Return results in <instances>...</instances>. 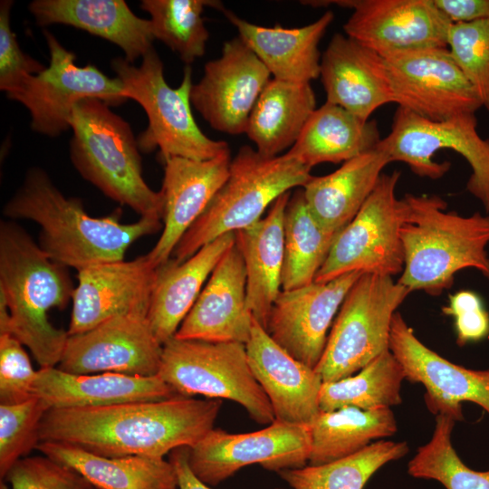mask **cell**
I'll list each match as a JSON object with an SVG mask.
<instances>
[{
    "instance_id": "cell-1",
    "label": "cell",
    "mask_w": 489,
    "mask_h": 489,
    "mask_svg": "<svg viewBox=\"0 0 489 489\" xmlns=\"http://www.w3.org/2000/svg\"><path fill=\"white\" fill-rule=\"evenodd\" d=\"M221 405V399L177 395L102 407L51 408L40 425V442L63 443L107 457L164 458L176 448L193 446L211 431Z\"/></svg>"
},
{
    "instance_id": "cell-2",
    "label": "cell",
    "mask_w": 489,
    "mask_h": 489,
    "mask_svg": "<svg viewBox=\"0 0 489 489\" xmlns=\"http://www.w3.org/2000/svg\"><path fill=\"white\" fill-rule=\"evenodd\" d=\"M11 219H28L41 227L38 244L54 262L77 271L98 264L124 260L129 245L161 228V220L140 217L121 222V209L91 216L82 201L66 197L45 171L33 168L3 208Z\"/></svg>"
},
{
    "instance_id": "cell-3",
    "label": "cell",
    "mask_w": 489,
    "mask_h": 489,
    "mask_svg": "<svg viewBox=\"0 0 489 489\" xmlns=\"http://www.w3.org/2000/svg\"><path fill=\"white\" fill-rule=\"evenodd\" d=\"M74 289L67 267L52 260L16 223L1 222L0 293L9 321L0 334L27 347L40 369L60 362L69 334L52 324L48 312L64 309Z\"/></svg>"
},
{
    "instance_id": "cell-4",
    "label": "cell",
    "mask_w": 489,
    "mask_h": 489,
    "mask_svg": "<svg viewBox=\"0 0 489 489\" xmlns=\"http://www.w3.org/2000/svg\"><path fill=\"white\" fill-rule=\"evenodd\" d=\"M438 196L407 194L399 199L404 267L398 283L439 295L455 274L474 268L489 280V215L446 211Z\"/></svg>"
},
{
    "instance_id": "cell-5",
    "label": "cell",
    "mask_w": 489,
    "mask_h": 489,
    "mask_svg": "<svg viewBox=\"0 0 489 489\" xmlns=\"http://www.w3.org/2000/svg\"><path fill=\"white\" fill-rule=\"evenodd\" d=\"M70 128V158L82 177L140 217L162 220L163 194L144 180L129 124L102 101L87 98L74 107Z\"/></svg>"
},
{
    "instance_id": "cell-6",
    "label": "cell",
    "mask_w": 489,
    "mask_h": 489,
    "mask_svg": "<svg viewBox=\"0 0 489 489\" xmlns=\"http://www.w3.org/2000/svg\"><path fill=\"white\" fill-rule=\"evenodd\" d=\"M311 169L286 153L266 158L247 145L241 147L231 160L226 180L170 258L183 263L219 236L252 225L279 197L303 187L312 177Z\"/></svg>"
},
{
    "instance_id": "cell-7",
    "label": "cell",
    "mask_w": 489,
    "mask_h": 489,
    "mask_svg": "<svg viewBox=\"0 0 489 489\" xmlns=\"http://www.w3.org/2000/svg\"><path fill=\"white\" fill-rule=\"evenodd\" d=\"M126 98L137 101L148 116V127L138 139L139 150L159 149L161 161L174 158L206 160L230 151L224 140L208 138L199 129L191 111L192 69L187 65L178 88L165 80L163 62L154 48L142 57L139 66L124 58L111 61Z\"/></svg>"
},
{
    "instance_id": "cell-8",
    "label": "cell",
    "mask_w": 489,
    "mask_h": 489,
    "mask_svg": "<svg viewBox=\"0 0 489 489\" xmlns=\"http://www.w3.org/2000/svg\"><path fill=\"white\" fill-rule=\"evenodd\" d=\"M411 292L391 276L362 273L347 292L315 367L323 382L351 376L389 350L391 322Z\"/></svg>"
},
{
    "instance_id": "cell-9",
    "label": "cell",
    "mask_w": 489,
    "mask_h": 489,
    "mask_svg": "<svg viewBox=\"0 0 489 489\" xmlns=\"http://www.w3.org/2000/svg\"><path fill=\"white\" fill-rule=\"evenodd\" d=\"M160 378L177 394L229 399L255 422L275 420L271 403L250 368L245 344L179 340L163 344Z\"/></svg>"
},
{
    "instance_id": "cell-10",
    "label": "cell",
    "mask_w": 489,
    "mask_h": 489,
    "mask_svg": "<svg viewBox=\"0 0 489 489\" xmlns=\"http://www.w3.org/2000/svg\"><path fill=\"white\" fill-rule=\"evenodd\" d=\"M378 145L391 162H404L416 175L430 179L441 178L451 166L435 161L436 153L444 149L457 152L471 168L467 191L489 213V139L478 133L475 113L431 120L398 107L389 133Z\"/></svg>"
},
{
    "instance_id": "cell-11",
    "label": "cell",
    "mask_w": 489,
    "mask_h": 489,
    "mask_svg": "<svg viewBox=\"0 0 489 489\" xmlns=\"http://www.w3.org/2000/svg\"><path fill=\"white\" fill-rule=\"evenodd\" d=\"M399 171L382 173L355 217L338 234L314 282L326 283L350 273L395 276L404 267L396 188Z\"/></svg>"
},
{
    "instance_id": "cell-12",
    "label": "cell",
    "mask_w": 489,
    "mask_h": 489,
    "mask_svg": "<svg viewBox=\"0 0 489 489\" xmlns=\"http://www.w3.org/2000/svg\"><path fill=\"white\" fill-rule=\"evenodd\" d=\"M43 34L50 52L49 66L6 95L29 110L33 130L48 137L61 135L70 128L76 104L87 98H97L109 106L128 100L117 77L105 75L92 64L78 66L73 53L49 31L44 30Z\"/></svg>"
},
{
    "instance_id": "cell-13",
    "label": "cell",
    "mask_w": 489,
    "mask_h": 489,
    "mask_svg": "<svg viewBox=\"0 0 489 489\" xmlns=\"http://www.w3.org/2000/svg\"><path fill=\"white\" fill-rule=\"evenodd\" d=\"M311 447V426L307 425L275 419L261 430L243 434L214 427L188 447V465L200 481L216 486L250 465L278 473L303 467Z\"/></svg>"
},
{
    "instance_id": "cell-14",
    "label": "cell",
    "mask_w": 489,
    "mask_h": 489,
    "mask_svg": "<svg viewBox=\"0 0 489 489\" xmlns=\"http://www.w3.org/2000/svg\"><path fill=\"white\" fill-rule=\"evenodd\" d=\"M383 58L398 107L431 120L482 108L447 47L397 52Z\"/></svg>"
},
{
    "instance_id": "cell-15",
    "label": "cell",
    "mask_w": 489,
    "mask_h": 489,
    "mask_svg": "<svg viewBox=\"0 0 489 489\" xmlns=\"http://www.w3.org/2000/svg\"><path fill=\"white\" fill-rule=\"evenodd\" d=\"M163 345L146 315L123 314L69 335L58 369L72 374L158 375Z\"/></svg>"
},
{
    "instance_id": "cell-16",
    "label": "cell",
    "mask_w": 489,
    "mask_h": 489,
    "mask_svg": "<svg viewBox=\"0 0 489 489\" xmlns=\"http://www.w3.org/2000/svg\"><path fill=\"white\" fill-rule=\"evenodd\" d=\"M270 80V72L237 36L224 43L219 58L205 64L203 77L191 87L190 101L211 128L240 135Z\"/></svg>"
},
{
    "instance_id": "cell-17",
    "label": "cell",
    "mask_w": 489,
    "mask_h": 489,
    "mask_svg": "<svg viewBox=\"0 0 489 489\" xmlns=\"http://www.w3.org/2000/svg\"><path fill=\"white\" fill-rule=\"evenodd\" d=\"M352 9L345 35L382 57L402 51L447 47L452 23L433 0L330 1Z\"/></svg>"
},
{
    "instance_id": "cell-18",
    "label": "cell",
    "mask_w": 489,
    "mask_h": 489,
    "mask_svg": "<svg viewBox=\"0 0 489 489\" xmlns=\"http://www.w3.org/2000/svg\"><path fill=\"white\" fill-rule=\"evenodd\" d=\"M389 350L406 379L425 387L427 407L436 416L464 420L463 401L478 405L489 415V369H467L441 357L417 339L398 312L391 322Z\"/></svg>"
},
{
    "instance_id": "cell-19",
    "label": "cell",
    "mask_w": 489,
    "mask_h": 489,
    "mask_svg": "<svg viewBox=\"0 0 489 489\" xmlns=\"http://www.w3.org/2000/svg\"><path fill=\"white\" fill-rule=\"evenodd\" d=\"M361 273H350L330 282L281 291L269 315L266 331L288 353L315 369L328 331L350 287Z\"/></svg>"
},
{
    "instance_id": "cell-20",
    "label": "cell",
    "mask_w": 489,
    "mask_h": 489,
    "mask_svg": "<svg viewBox=\"0 0 489 489\" xmlns=\"http://www.w3.org/2000/svg\"><path fill=\"white\" fill-rule=\"evenodd\" d=\"M158 268L148 256L98 264L78 271L69 335L118 315H148Z\"/></svg>"
},
{
    "instance_id": "cell-21",
    "label": "cell",
    "mask_w": 489,
    "mask_h": 489,
    "mask_svg": "<svg viewBox=\"0 0 489 489\" xmlns=\"http://www.w3.org/2000/svg\"><path fill=\"white\" fill-rule=\"evenodd\" d=\"M245 349L252 372L266 394L275 419L311 426L321 411L323 381L315 369L277 344L254 317Z\"/></svg>"
},
{
    "instance_id": "cell-22",
    "label": "cell",
    "mask_w": 489,
    "mask_h": 489,
    "mask_svg": "<svg viewBox=\"0 0 489 489\" xmlns=\"http://www.w3.org/2000/svg\"><path fill=\"white\" fill-rule=\"evenodd\" d=\"M252 321L246 304L245 266L235 243L216 265L174 337L246 344Z\"/></svg>"
},
{
    "instance_id": "cell-23",
    "label": "cell",
    "mask_w": 489,
    "mask_h": 489,
    "mask_svg": "<svg viewBox=\"0 0 489 489\" xmlns=\"http://www.w3.org/2000/svg\"><path fill=\"white\" fill-rule=\"evenodd\" d=\"M231 160L227 151L206 160L174 157L163 162L164 227L146 254L155 267L170 259L181 237L205 211L226 180Z\"/></svg>"
},
{
    "instance_id": "cell-24",
    "label": "cell",
    "mask_w": 489,
    "mask_h": 489,
    "mask_svg": "<svg viewBox=\"0 0 489 489\" xmlns=\"http://www.w3.org/2000/svg\"><path fill=\"white\" fill-rule=\"evenodd\" d=\"M320 77L326 101L363 120L394 102L384 58L342 34H335L321 55Z\"/></svg>"
},
{
    "instance_id": "cell-25",
    "label": "cell",
    "mask_w": 489,
    "mask_h": 489,
    "mask_svg": "<svg viewBox=\"0 0 489 489\" xmlns=\"http://www.w3.org/2000/svg\"><path fill=\"white\" fill-rule=\"evenodd\" d=\"M32 394L43 400L49 409L160 400L177 395L159 375L72 374L57 367L36 371Z\"/></svg>"
},
{
    "instance_id": "cell-26",
    "label": "cell",
    "mask_w": 489,
    "mask_h": 489,
    "mask_svg": "<svg viewBox=\"0 0 489 489\" xmlns=\"http://www.w3.org/2000/svg\"><path fill=\"white\" fill-rule=\"evenodd\" d=\"M29 11L39 26L71 25L113 43L129 63L153 48L150 20L136 15L123 0H34Z\"/></svg>"
},
{
    "instance_id": "cell-27",
    "label": "cell",
    "mask_w": 489,
    "mask_h": 489,
    "mask_svg": "<svg viewBox=\"0 0 489 489\" xmlns=\"http://www.w3.org/2000/svg\"><path fill=\"white\" fill-rule=\"evenodd\" d=\"M223 13L273 79L311 82L320 77L319 43L334 19L332 12L327 11L315 22L296 28L261 26L230 10L224 9Z\"/></svg>"
},
{
    "instance_id": "cell-28",
    "label": "cell",
    "mask_w": 489,
    "mask_h": 489,
    "mask_svg": "<svg viewBox=\"0 0 489 489\" xmlns=\"http://www.w3.org/2000/svg\"><path fill=\"white\" fill-rule=\"evenodd\" d=\"M235 243V233H227L201 247L183 263L177 264L170 258L158 267L147 318L162 345L175 336L205 282Z\"/></svg>"
},
{
    "instance_id": "cell-29",
    "label": "cell",
    "mask_w": 489,
    "mask_h": 489,
    "mask_svg": "<svg viewBox=\"0 0 489 489\" xmlns=\"http://www.w3.org/2000/svg\"><path fill=\"white\" fill-rule=\"evenodd\" d=\"M390 162L388 155L377 145L343 162L331 174L312 176L302 189L318 224L329 232L340 233L358 214Z\"/></svg>"
},
{
    "instance_id": "cell-30",
    "label": "cell",
    "mask_w": 489,
    "mask_h": 489,
    "mask_svg": "<svg viewBox=\"0 0 489 489\" xmlns=\"http://www.w3.org/2000/svg\"><path fill=\"white\" fill-rule=\"evenodd\" d=\"M290 191L279 197L265 217L235 233L245 266L246 304L265 330L272 306L282 291L283 218Z\"/></svg>"
},
{
    "instance_id": "cell-31",
    "label": "cell",
    "mask_w": 489,
    "mask_h": 489,
    "mask_svg": "<svg viewBox=\"0 0 489 489\" xmlns=\"http://www.w3.org/2000/svg\"><path fill=\"white\" fill-rule=\"evenodd\" d=\"M36 449L80 474L95 489H178L175 467L164 458L107 457L53 441H41Z\"/></svg>"
},
{
    "instance_id": "cell-32",
    "label": "cell",
    "mask_w": 489,
    "mask_h": 489,
    "mask_svg": "<svg viewBox=\"0 0 489 489\" xmlns=\"http://www.w3.org/2000/svg\"><path fill=\"white\" fill-rule=\"evenodd\" d=\"M380 139L375 120H363L326 101L312 112L286 154L312 168L348 161L374 149Z\"/></svg>"
},
{
    "instance_id": "cell-33",
    "label": "cell",
    "mask_w": 489,
    "mask_h": 489,
    "mask_svg": "<svg viewBox=\"0 0 489 489\" xmlns=\"http://www.w3.org/2000/svg\"><path fill=\"white\" fill-rule=\"evenodd\" d=\"M316 110L311 82L271 79L250 115L245 134L264 157L280 156L297 141Z\"/></svg>"
},
{
    "instance_id": "cell-34",
    "label": "cell",
    "mask_w": 489,
    "mask_h": 489,
    "mask_svg": "<svg viewBox=\"0 0 489 489\" xmlns=\"http://www.w3.org/2000/svg\"><path fill=\"white\" fill-rule=\"evenodd\" d=\"M398 429L391 408L364 410L344 407L321 411L311 425L308 465H318L353 455L372 441L393 436Z\"/></svg>"
},
{
    "instance_id": "cell-35",
    "label": "cell",
    "mask_w": 489,
    "mask_h": 489,
    "mask_svg": "<svg viewBox=\"0 0 489 489\" xmlns=\"http://www.w3.org/2000/svg\"><path fill=\"white\" fill-rule=\"evenodd\" d=\"M338 234L318 224L307 206L302 188L291 194L283 218L282 291L314 282Z\"/></svg>"
},
{
    "instance_id": "cell-36",
    "label": "cell",
    "mask_w": 489,
    "mask_h": 489,
    "mask_svg": "<svg viewBox=\"0 0 489 489\" xmlns=\"http://www.w3.org/2000/svg\"><path fill=\"white\" fill-rule=\"evenodd\" d=\"M405 379L401 364L388 350L357 374L323 382L320 393L321 410L331 411L344 407L377 410L400 405L401 384Z\"/></svg>"
},
{
    "instance_id": "cell-37",
    "label": "cell",
    "mask_w": 489,
    "mask_h": 489,
    "mask_svg": "<svg viewBox=\"0 0 489 489\" xmlns=\"http://www.w3.org/2000/svg\"><path fill=\"white\" fill-rule=\"evenodd\" d=\"M406 441L378 440L364 449L331 463L280 471L292 489H363L386 464L408 453Z\"/></svg>"
},
{
    "instance_id": "cell-38",
    "label": "cell",
    "mask_w": 489,
    "mask_h": 489,
    "mask_svg": "<svg viewBox=\"0 0 489 489\" xmlns=\"http://www.w3.org/2000/svg\"><path fill=\"white\" fill-rule=\"evenodd\" d=\"M206 6L223 11L218 1L142 0L140 7L150 15L155 39L176 52L187 64L202 57L209 33L202 14Z\"/></svg>"
},
{
    "instance_id": "cell-39",
    "label": "cell",
    "mask_w": 489,
    "mask_h": 489,
    "mask_svg": "<svg viewBox=\"0 0 489 489\" xmlns=\"http://www.w3.org/2000/svg\"><path fill=\"white\" fill-rule=\"evenodd\" d=\"M455 420L438 414L431 439L419 446L408 462V473L421 479H432L446 489H489V468L475 471L460 459L451 442Z\"/></svg>"
},
{
    "instance_id": "cell-40",
    "label": "cell",
    "mask_w": 489,
    "mask_h": 489,
    "mask_svg": "<svg viewBox=\"0 0 489 489\" xmlns=\"http://www.w3.org/2000/svg\"><path fill=\"white\" fill-rule=\"evenodd\" d=\"M48 409L45 402L36 397L17 404H0L1 479L15 462L37 447L40 425Z\"/></svg>"
},
{
    "instance_id": "cell-41",
    "label": "cell",
    "mask_w": 489,
    "mask_h": 489,
    "mask_svg": "<svg viewBox=\"0 0 489 489\" xmlns=\"http://www.w3.org/2000/svg\"><path fill=\"white\" fill-rule=\"evenodd\" d=\"M447 48L489 114V19L452 24Z\"/></svg>"
},
{
    "instance_id": "cell-42",
    "label": "cell",
    "mask_w": 489,
    "mask_h": 489,
    "mask_svg": "<svg viewBox=\"0 0 489 489\" xmlns=\"http://www.w3.org/2000/svg\"><path fill=\"white\" fill-rule=\"evenodd\" d=\"M5 479L10 484V489L94 488L80 474L45 455L19 459Z\"/></svg>"
},
{
    "instance_id": "cell-43",
    "label": "cell",
    "mask_w": 489,
    "mask_h": 489,
    "mask_svg": "<svg viewBox=\"0 0 489 489\" xmlns=\"http://www.w3.org/2000/svg\"><path fill=\"white\" fill-rule=\"evenodd\" d=\"M36 371L24 345L9 333L0 334V404H17L33 398Z\"/></svg>"
},
{
    "instance_id": "cell-44",
    "label": "cell",
    "mask_w": 489,
    "mask_h": 489,
    "mask_svg": "<svg viewBox=\"0 0 489 489\" xmlns=\"http://www.w3.org/2000/svg\"><path fill=\"white\" fill-rule=\"evenodd\" d=\"M12 5L10 0L0 2V89L6 95L18 90L30 76L45 69L20 48L11 28Z\"/></svg>"
},
{
    "instance_id": "cell-45",
    "label": "cell",
    "mask_w": 489,
    "mask_h": 489,
    "mask_svg": "<svg viewBox=\"0 0 489 489\" xmlns=\"http://www.w3.org/2000/svg\"><path fill=\"white\" fill-rule=\"evenodd\" d=\"M442 312L455 319L457 345L462 347L489 336V312L475 292L461 290L450 295Z\"/></svg>"
},
{
    "instance_id": "cell-46",
    "label": "cell",
    "mask_w": 489,
    "mask_h": 489,
    "mask_svg": "<svg viewBox=\"0 0 489 489\" xmlns=\"http://www.w3.org/2000/svg\"><path fill=\"white\" fill-rule=\"evenodd\" d=\"M452 24L489 19V0H433Z\"/></svg>"
},
{
    "instance_id": "cell-47",
    "label": "cell",
    "mask_w": 489,
    "mask_h": 489,
    "mask_svg": "<svg viewBox=\"0 0 489 489\" xmlns=\"http://www.w3.org/2000/svg\"><path fill=\"white\" fill-rule=\"evenodd\" d=\"M169 461L175 467L178 489H212L200 481L188 465V447L182 446L170 452Z\"/></svg>"
},
{
    "instance_id": "cell-48",
    "label": "cell",
    "mask_w": 489,
    "mask_h": 489,
    "mask_svg": "<svg viewBox=\"0 0 489 489\" xmlns=\"http://www.w3.org/2000/svg\"><path fill=\"white\" fill-rule=\"evenodd\" d=\"M93 489H95V488H93Z\"/></svg>"
}]
</instances>
